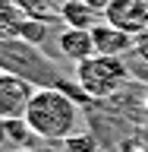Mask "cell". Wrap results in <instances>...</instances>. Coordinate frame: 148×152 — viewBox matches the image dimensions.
Segmentation results:
<instances>
[{
  "mask_svg": "<svg viewBox=\"0 0 148 152\" xmlns=\"http://www.w3.org/2000/svg\"><path fill=\"white\" fill-rule=\"evenodd\" d=\"M57 16L63 19L69 28H92L98 26V13L82 0H60L57 3Z\"/></svg>",
  "mask_w": 148,
  "mask_h": 152,
  "instance_id": "8",
  "label": "cell"
},
{
  "mask_svg": "<svg viewBox=\"0 0 148 152\" xmlns=\"http://www.w3.org/2000/svg\"><path fill=\"white\" fill-rule=\"evenodd\" d=\"M25 16H51V10H54L57 0H13Z\"/></svg>",
  "mask_w": 148,
  "mask_h": 152,
  "instance_id": "12",
  "label": "cell"
},
{
  "mask_svg": "<svg viewBox=\"0 0 148 152\" xmlns=\"http://www.w3.org/2000/svg\"><path fill=\"white\" fill-rule=\"evenodd\" d=\"M22 22H25V13H22L13 0H0V41H13V38H19Z\"/></svg>",
  "mask_w": 148,
  "mask_h": 152,
  "instance_id": "9",
  "label": "cell"
},
{
  "mask_svg": "<svg viewBox=\"0 0 148 152\" xmlns=\"http://www.w3.org/2000/svg\"><path fill=\"white\" fill-rule=\"evenodd\" d=\"M0 70L16 73V76H22V79H28L35 86H63L66 83L54 60L41 54V48L28 45L22 38L0 41Z\"/></svg>",
  "mask_w": 148,
  "mask_h": 152,
  "instance_id": "3",
  "label": "cell"
},
{
  "mask_svg": "<svg viewBox=\"0 0 148 152\" xmlns=\"http://www.w3.org/2000/svg\"><path fill=\"white\" fill-rule=\"evenodd\" d=\"M82 3H88L98 16H104V13H107V7H110V0H82Z\"/></svg>",
  "mask_w": 148,
  "mask_h": 152,
  "instance_id": "13",
  "label": "cell"
},
{
  "mask_svg": "<svg viewBox=\"0 0 148 152\" xmlns=\"http://www.w3.org/2000/svg\"><path fill=\"white\" fill-rule=\"evenodd\" d=\"M82 102L60 86H38L25 108V124L35 133V140L44 142H66L69 136L82 133Z\"/></svg>",
  "mask_w": 148,
  "mask_h": 152,
  "instance_id": "1",
  "label": "cell"
},
{
  "mask_svg": "<svg viewBox=\"0 0 148 152\" xmlns=\"http://www.w3.org/2000/svg\"><path fill=\"white\" fill-rule=\"evenodd\" d=\"M57 51L73 60V64H82L88 57H95V38H92V28H69L66 26L60 35H57Z\"/></svg>",
  "mask_w": 148,
  "mask_h": 152,
  "instance_id": "7",
  "label": "cell"
},
{
  "mask_svg": "<svg viewBox=\"0 0 148 152\" xmlns=\"http://www.w3.org/2000/svg\"><path fill=\"white\" fill-rule=\"evenodd\" d=\"M51 22H54L51 16H25V22L19 28V38L28 41V45H35V48H41L47 41V35H51Z\"/></svg>",
  "mask_w": 148,
  "mask_h": 152,
  "instance_id": "10",
  "label": "cell"
},
{
  "mask_svg": "<svg viewBox=\"0 0 148 152\" xmlns=\"http://www.w3.org/2000/svg\"><path fill=\"white\" fill-rule=\"evenodd\" d=\"M101 19L129 35H142L148 32V0H110V7Z\"/></svg>",
  "mask_w": 148,
  "mask_h": 152,
  "instance_id": "5",
  "label": "cell"
},
{
  "mask_svg": "<svg viewBox=\"0 0 148 152\" xmlns=\"http://www.w3.org/2000/svg\"><path fill=\"white\" fill-rule=\"evenodd\" d=\"M129 64L123 57H110V54H95L82 64H76L73 79L79 83V89L85 92L88 102H107L129 83Z\"/></svg>",
  "mask_w": 148,
  "mask_h": 152,
  "instance_id": "2",
  "label": "cell"
},
{
  "mask_svg": "<svg viewBox=\"0 0 148 152\" xmlns=\"http://www.w3.org/2000/svg\"><path fill=\"white\" fill-rule=\"evenodd\" d=\"M63 152H101V146L95 140V133L82 130V133H76V136H69L63 142Z\"/></svg>",
  "mask_w": 148,
  "mask_h": 152,
  "instance_id": "11",
  "label": "cell"
},
{
  "mask_svg": "<svg viewBox=\"0 0 148 152\" xmlns=\"http://www.w3.org/2000/svg\"><path fill=\"white\" fill-rule=\"evenodd\" d=\"M142 111H145V117H148V92H145V98H142Z\"/></svg>",
  "mask_w": 148,
  "mask_h": 152,
  "instance_id": "16",
  "label": "cell"
},
{
  "mask_svg": "<svg viewBox=\"0 0 148 152\" xmlns=\"http://www.w3.org/2000/svg\"><path fill=\"white\" fill-rule=\"evenodd\" d=\"M60 152H63V149H60Z\"/></svg>",
  "mask_w": 148,
  "mask_h": 152,
  "instance_id": "17",
  "label": "cell"
},
{
  "mask_svg": "<svg viewBox=\"0 0 148 152\" xmlns=\"http://www.w3.org/2000/svg\"><path fill=\"white\" fill-rule=\"evenodd\" d=\"M9 142V136H6V121H3V117H0V149H3V146H6Z\"/></svg>",
  "mask_w": 148,
  "mask_h": 152,
  "instance_id": "14",
  "label": "cell"
},
{
  "mask_svg": "<svg viewBox=\"0 0 148 152\" xmlns=\"http://www.w3.org/2000/svg\"><path fill=\"white\" fill-rule=\"evenodd\" d=\"M13 152H44V149H35V146H16Z\"/></svg>",
  "mask_w": 148,
  "mask_h": 152,
  "instance_id": "15",
  "label": "cell"
},
{
  "mask_svg": "<svg viewBox=\"0 0 148 152\" xmlns=\"http://www.w3.org/2000/svg\"><path fill=\"white\" fill-rule=\"evenodd\" d=\"M38 86L22 79L16 73H6L0 70V117L3 121H16V117H25V108L32 102Z\"/></svg>",
  "mask_w": 148,
  "mask_h": 152,
  "instance_id": "4",
  "label": "cell"
},
{
  "mask_svg": "<svg viewBox=\"0 0 148 152\" xmlns=\"http://www.w3.org/2000/svg\"><path fill=\"white\" fill-rule=\"evenodd\" d=\"M92 38H95V54H110V57H123L136 48V35L123 32V28L110 26V22H98L92 26Z\"/></svg>",
  "mask_w": 148,
  "mask_h": 152,
  "instance_id": "6",
  "label": "cell"
}]
</instances>
